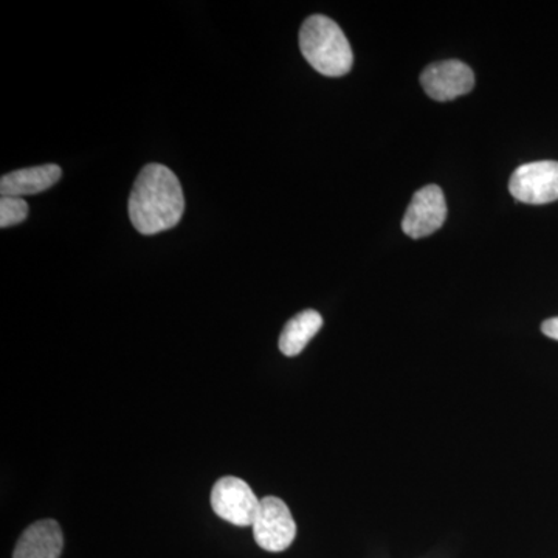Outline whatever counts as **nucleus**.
<instances>
[{"label": "nucleus", "instance_id": "f257e3e1", "mask_svg": "<svg viewBox=\"0 0 558 558\" xmlns=\"http://www.w3.org/2000/svg\"><path fill=\"white\" fill-rule=\"evenodd\" d=\"M130 218L138 233L156 234L174 229L185 211L178 175L159 163L140 171L130 196Z\"/></svg>", "mask_w": 558, "mask_h": 558}, {"label": "nucleus", "instance_id": "f03ea898", "mask_svg": "<svg viewBox=\"0 0 558 558\" xmlns=\"http://www.w3.org/2000/svg\"><path fill=\"white\" fill-rule=\"evenodd\" d=\"M300 49L312 68L326 76H343L352 69L349 40L337 22L315 14L304 21L300 32Z\"/></svg>", "mask_w": 558, "mask_h": 558}, {"label": "nucleus", "instance_id": "7ed1b4c3", "mask_svg": "<svg viewBox=\"0 0 558 558\" xmlns=\"http://www.w3.org/2000/svg\"><path fill=\"white\" fill-rule=\"evenodd\" d=\"M260 499L244 480L223 476L216 481L211 490V508L219 519L234 526H253L258 513Z\"/></svg>", "mask_w": 558, "mask_h": 558}, {"label": "nucleus", "instance_id": "20e7f679", "mask_svg": "<svg viewBox=\"0 0 558 558\" xmlns=\"http://www.w3.org/2000/svg\"><path fill=\"white\" fill-rule=\"evenodd\" d=\"M253 537L259 548L269 553H282L296 537V523L282 499H260L258 513L253 521Z\"/></svg>", "mask_w": 558, "mask_h": 558}, {"label": "nucleus", "instance_id": "39448f33", "mask_svg": "<svg viewBox=\"0 0 558 558\" xmlns=\"http://www.w3.org/2000/svg\"><path fill=\"white\" fill-rule=\"evenodd\" d=\"M509 191L523 204L545 205L558 201V161L521 165L510 178Z\"/></svg>", "mask_w": 558, "mask_h": 558}, {"label": "nucleus", "instance_id": "423d86ee", "mask_svg": "<svg viewBox=\"0 0 558 558\" xmlns=\"http://www.w3.org/2000/svg\"><path fill=\"white\" fill-rule=\"evenodd\" d=\"M447 204L438 185H428L416 191L402 220V230L413 240L429 236L444 226Z\"/></svg>", "mask_w": 558, "mask_h": 558}, {"label": "nucleus", "instance_id": "0eeeda50", "mask_svg": "<svg viewBox=\"0 0 558 558\" xmlns=\"http://www.w3.org/2000/svg\"><path fill=\"white\" fill-rule=\"evenodd\" d=\"M421 83L429 98L450 101L469 94L475 86V75L464 62L457 60L435 62L422 72Z\"/></svg>", "mask_w": 558, "mask_h": 558}, {"label": "nucleus", "instance_id": "6e6552de", "mask_svg": "<svg viewBox=\"0 0 558 558\" xmlns=\"http://www.w3.org/2000/svg\"><path fill=\"white\" fill-rule=\"evenodd\" d=\"M64 535L54 520H40L25 529L17 539L13 558H60Z\"/></svg>", "mask_w": 558, "mask_h": 558}, {"label": "nucleus", "instance_id": "1a4fd4ad", "mask_svg": "<svg viewBox=\"0 0 558 558\" xmlns=\"http://www.w3.org/2000/svg\"><path fill=\"white\" fill-rule=\"evenodd\" d=\"M61 168L58 165L25 168V170L9 172L0 179L2 197L32 196L57 185L61 179Z\"/></svg>", "mask_w": 558, "mask_h": 558}, {"label": "nucleus", "instance_id": "9d476101", "mask_svg": "<svg viewBox=\"0 0 558 558\" xmlns=\"http://www.w3.org/2000/svg\"><path fill=\"white\" fill-rule=\"evenodd\" d=\"M323 326V317L317 311L307 310L290 318L279 336V351L286 357H295L310 344Z\"/></svg>", "mask_w": 558, "mask_h": 558}, {"label": "nucleus", "instance_id": "9b49d317", "mask_svg": "<svg viewBox=\"0 0 558 558\" xmlns=\"http://www.w3.org/2000/svg\"><path fill=\"white\" fill-rule=\"evenodd\" d=\"M28 216V204L22 197H2L0 199V227L17 226Z\"/></svg>", "mask_w": 558, "mask_h": 558}, {"label": "nucleus", "instance_id": "f8f14e48", "mask_svg": "<svg viewBox=\"0 0 558 558\" xmlns=\"http://www.w3.org/2000/svg\"><path fill=\"white\" fill-rule=\"evenodd\" d=\"M542 330L546 337L558 341V317L546 319L542 325Z\"/></svg>", "mask_w": 558, "mask_h": 558}]
</instances>
